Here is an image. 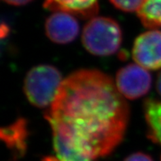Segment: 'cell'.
I'll list each match as a JSON object with an SVG mask.
<instances>
[{"instance_id": "10", "label": "cell", "mask_w": 161, "mask_h": 161, "mask_svg": "<svg viewBox=\"0 0 161 161\" xmlns=\"http://www.w3.org/2000/svg\"><path fill=\"white\" fill-rule=\"evenodd\" d=\"M53 137V156L46 157L44 161H94L89 156L69 146L59 138Z\"/></svg>"}, {"instance_id": "3", "label": "cell", "mask_w": 161, "mask_h": 161, "mask_svg": "<svg viewBox=\"0 0 161 161\" xmlns=\"http://www.w3.org/2000/svg\"><path fill=\"white\" fill-rule=\"evenodd\" d=\"M63 81L57 68L50 65H40L27 73L24 91L33 105L45 108L52 104Z\"/></svg>"}, {"instance_id": "9", "label": "cell", "mask_w": 161, "mask_h": 161, "mask_svg": "<svg viewBox=\"0 0 161 161\" xmlns=\"http://www.w3.org/2000/svg\"><path fill=\"white\" fill-rule=\"evenodd\" d=\"M145 115L149 136L161 146V102L148 100L145 104Z\"/></svg>"}, {"instance_id": "4", "label": "cell", "mask_w": 161, "mask_h": 161, "mask_svg": "<svg viewBox=\"0 0 161 161\" xmlns=\"http://www.w3.org/2000/svg\"><path fill=\"white\" fill-rule=\"evenodd\" d=\"M151 86V74L138 64H129L118 72L117 89L127 99L134 100L142 97L148 92Z\"/></svg>"}, {"instance_id": "5", "label": "cell", "mask_w": 161, "mask_h": 161, "mask_svg": "<svg viewBox=\"0 0 161 161\" xmlns=\"http://www.w3.org/2000/svg\"><path fill=\"white\" fill-rule=\"evenodd\" d=\"M132 56L142 68L156 70L161 68V31L152 30L137 37L134 43Z\"/></svg>"}, {"instance_id": "15", "label": "cell", "mask_w": 161, "mask_h": 161, "mask_svg": "<svg viewBox=\"0 0 161 161\" xmlns=\"http://www.w3.org/2000/svg\"><path fill=\"white\" fill-rule=\"evenodd\" d=\"M157 91H158L159 94L161 96V72L159 74L158 79H157Z\"/></svg>"}, {"instance_id": "12", "label": "cell", "mask_w": 161, "mask_h": 161, "mask_svg": "<svg viewBox=\"0 0 161 161\" xmlns=\"http://www.w3.org/2000/svg\"><path fill=\"white\" fill-rule=\"evenodd\" d=\"M117 8L124 12H138L146 0H109Z\"/></svg>"}, {"instance_id": "8", "label": "cell", "mask_w": 161, "mask_h": 161, "mask_svg": "<svg viewBox=\"0 0 161 161\" xmlns=\"http://www.w3.org/2000/svg\"><path fill=\"white\" fill-rule=\"evenodd\" d=\"M1 137L6 142L8 147L16 154L23 155L26 150V122L23 119H19L6 128H3Z\"/></svg>"}, {"instance_id": "11", "label": "cell", "mask_w": 161, "mask_h": 161, "mask_svg": "<svg viewBox=\"0 0 161 161\" xmlns=\"http://www.w3.org/2000/svg\"><path fill=\"white\" fill-rule=\"evenodd\" d=\"M137 13L145 26L161 27V0H146Z\"/></svg>"}, {"instance_id": "7", "label": "cell", "mask_w": 161, "mask_h": 161, "mask_svg": "<svg viewBox=\"0 0 161 161\" xmlns=\"http://www.w3.org/2000/svg\"><path fill=\"white\" fill-rule=\"evenodd\" d=\"M99 0H45L44 6L53 12H62L80 17L96 15Z\"/></svg>"}, {"instance_id": "14", "label": "cell", "mask_w": 161, "mask_h": 161, "mask_svg": "<svg viewBox=\"0 0 161 161\" xmlns=\"http://www.w3.org/2000/svg\"><path fill=\"white\" fill-rule=\"evenodd\" d=\"M7 3L11 5H15V6H21L25 5L31 2L32 0H3Z\"/></svg>"}, {"instance_id": "1", "label": "cell", "mask_w": 161, "mask_h": 161, "mask_svg": "<svg viewBox=\"0 0 161 161\" xmlns=\"http://www.w3.org/2000/svg\"><path fill=\"white\" fill-rule=\"evenodd\" d=\"M46 119L53 136L96 159L123 140L128 106L109 76L80 70L63 81Z\"/></svg>"}, {"instance_id": "2", "label": "cell", "mask_w": 161, "mask_h": 161, "mask_svg": "<svg viewBox=\"0 0 161 161\" xmlns=\"http://www.w3.org/2000/svg\"><path fill=\"white\" fill-rule=\"evenodd\" d=\"M122 42L120 26L108 17H94L85 25L82 43L86 50L95 55L108 56L119 50Z\"/></svg>"}, {"instance_id": "13", "label": "cell", "mask_w": 161, "mask_h": 161, "mask_svg": "<svg viewBox=\"0 0 161 161\" xmlns=\"http://www.w3.org/2000/svg\"><path fill=\"white\" fill-rule=\"evenodd\" d=\"M124 161H154L150 155L144 153H134L132 155L127 156Z\"/></svg>"}, {"instance_id": "6", "label": "cell", "mask_w": 161, "mask_h": 161, "mask_svg": "<svg viewBox=\"0 0 161 161\" xmlns=\"http://www.w3.org/2000/svg\"><path fill=\"white\" fill-rule=\"evenodd\" d=\"M45 31L53 42L68 44L78 35L79 25L72 14L56 12L46 20Z\"/></svg>"}]
</instances>
